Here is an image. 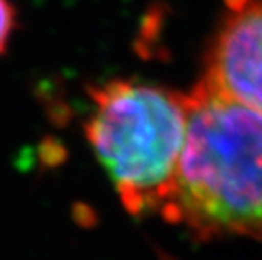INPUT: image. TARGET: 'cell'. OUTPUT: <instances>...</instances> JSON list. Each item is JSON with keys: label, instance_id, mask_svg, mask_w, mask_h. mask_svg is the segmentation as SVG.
<instances>
[{"label": "cell", "instance_id": "obj_1", "mask_svg": "<svg viewBox=\"0 0 262 260\" xmlns=\"http://www.w3.org/2000/svg\"><path fill=\"white\" fill-rule=\"evenodd\" d=\"M186 98V139L163 217L198 239H262V113L203 83Z\"/></svg>", "mask_w": 262, "mask_h": 260}, {"label": "cell", "instance_id": "obj_2", "mask_svg": "<svg viewBox=\"0 0 262 260\" xmlns=\"http://www.w3.org/2000/svg\"><path fill=\"white\" fill-rule=\"evenodd\" d=\"M85 135L134 217H163L188 129L186 95L136 80H110L88 90Z\"/></svg>", "mask_w": 262, "mask_h": 260}, {"label": "cell", "instance_id": "obj_3", "mask_svg": "<svg viewBox=\"0 0 262 260\" xmlns=\"http://www.w3.org/2000/svg\"><path fill=\"white\" fill-rule=\"evenodd\" d=\"M203 85L262 113V0H224Z\"/></svg>", "mask_w": 262, "mask_h": 260}, {"label": "cell", "instance_id": "obj_4", "mask_svg": "<svg viewBox=\"0 0 262 260\" xmlns=\"http://www.w3.org/2000/svg\"><path fill=\"white\" fill-rule=\"evenodd\" d=\"M17 26V10L10 0H0V56L7 51V46Z\"/></svg>", "mask_w": 262, "mask_h": 260}]
</instances>
